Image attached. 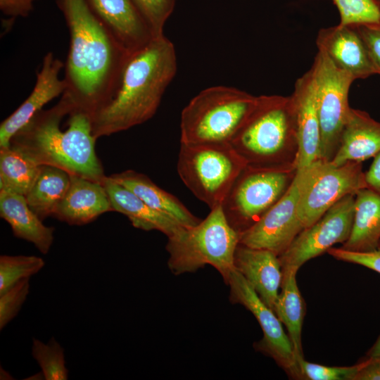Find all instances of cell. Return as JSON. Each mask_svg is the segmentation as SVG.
<instances>
[{
    "label": "cell",
    "mask_w": 380,
    "mask_h": 380,
    "mask_svg": "<svg viewBox=\"0 0 380 380\" xmlns=\"http://www.w3.org/2000/svg\"><path fill=\"white\" fill-rule=\"evenodd\" d=\"M177 69L174 44L164 34L132 52L112 98L91 118L94 137L109 136L150 120Z\"/></svg>",
    "instance_id": "obj_2"
},
{
    "label": "cell",
    "mask_w": 380,
    "mask_h": 380,
    "mask_svg": "<svg viewBox=\"0 0 380 380\" xmlns=\"http://www.w3.org/2000/svg\"><path fill=\"white\" fill-rule=\"evenodd\" d=\"M37 0H0L1 13L11 19L26 18L34 9Z\"/></svg>",
    "instance_id": "obj_36"
},
{
    "label": "cell",
    "mask_w": 380,
    "mask_h": 380,
    "mask_svg": "<svg viewBox=\"0 0 380 380\" xmlns=\"http://www.w3.org/2000/svg\"><path fill=\"white\" fill-rule=\"evenodd\" d=\"M224 281L230 289V300L248 310L262 329L263 337L257 343V350L271 357L289 377L302 379L291 341L274 311L262 300L235 268Z\"/></svg>",
    "instance_id": "obj_12"
},
{
    "label": "cell",
    "mask_w": 380,
    "mask_h": 380,
    "mask_svg": "<svg viewBox=\"0 0 380 380\" xmlns=\"http://www.w3.org/2000/svg\"><path fill=\"white\" fill-rule=\"evenodd\" d=\"M354 380H380V357H368L360 362Z\"/></svg>",
    "instance_id": "obj_37"
},
{
    "label": "cell",
    "mask_w": 380,
    "mask_h": 380,
    "mask_svg": "<svg viewBox=\"0 0 380 380\" xmlns=\"http://www.w3.org/2000/svg\"><path fill=\"white\" fill-rule=\"evenodd\" d=\"M316 44L318 51L355 80L375 74L365 44L355 26L338 24L321 29Z\"/></svg>",
    "instance_id": "obj_16"
},
{
    "label": "cell",
    "mask_w": 380,
    "mask_h": 380,
    "mask_svg": "<svg viewBox=\"0 0 380 380\" xmlns=\"http://www.w3.org/2000/svg\"><path fill=\"white\" fill-rule=\"evenodd\" d=\"M99 18L130 53L154 37L132 0H87Z\"/></svg>",
    "instance_id": "obj_19"
},
{
    "label": "cell",
    "mask_w": 380,
    "mask_h": 380,
    "mask_svg": "<svg viewBox=\"0 0 380 380\" xmlns=\"http://www.w3.org/2000/svg\"><path fill=\"white\" fill-rule=\"evenodd\" d=\"M44 260L34 255L0 256V293L19 281L30 278L44 266Z\"/></svg>",
    "instance_id": "obj_29"
},
{
    "label": "cell",
    "mask_w": 380,
    "mask_h": 380,
    "mask_svg": "<svg viewBox=\"0 0 380 380\" xmlns=\"http://www.w3.org/2000/svg\"><path fill=\"white\" fill-rule=\"evenodd\" d=\"M367 355L368 357H380V335L368 350Z\"/></svg>",
    "instance_id": "obj_39"
},
{
    "label": "cell",
    "mask_w": 380,
    "mask_h": 380,
    "mask_svg": "<svg viewBox=\"0 0 380 380\" xmlns=\"http://www.w3.org/2000/svg\"><path fill=\"white\" fill-rule=\"evenodd\" d=\"M103 184L108 195L113 210L125 215L134 227L145 231L157 230L167 237L175 234L184 227L170 217L150 207L135 194L114 181L110 176H106Z\"/></svg>",
    "instance_id": "obj_21"
},
{
    "label": "cell",
    "mask_w": 380,
    "mask_h": 380,
    "mask_svg": "<svg viewBox=\"0 0 380 380\" xmlns=\"http://www.w3.org/2000/svg\"><path fill=\"white\" fill-rule=\"evenodd\" d=\"M110 177L135 194L150 207L170 217L184 227L195 226L201 221L176 196L159 187L144 174L127 170Z\"/></svg>",
    "instance_id": "obj_23"
},
{
    "label": "cell",
    "mask_w": 380,
    "mask_h": 380,
    "mask_svg": "<svg viewBox=\"0 0 380 380\" xmlns=\"http://www.w3.org/2000/svg\"><path fill=\"white\" fill-rule=\"evenodd\" d=\"M297 271L282 272L281 292L279 293L274 312L286 327L296 360L304 357L301 341L305 317V302L296 281Z\"/></svg>",
    "instance_id": "obj_26"
},
{
    "label": "cell",
    "mask_w": 380,
    "mask_h": 380,
    "mask_svg": "<svg viewBox=\"0 0 380 380\" xmlns=\"http://www.w3.org/2000/svg\"><path fill=\"white\" fill-rule=\"evenodd\" d=\"M355 27L365 44L374 73L380 75V25Z\"/></svg>",
    "instance_id": "obj_35"
},
{
    "label": "cell",
    "mask_w": 380,
    "mask_h": 380,
    "mask_svg": "<svg viewBox=\"0 0 380 380\" xmlns=\"http://www.w3.org/2000/svg\"><path fill=\"white\" fill-rule=\"evenodd\" d=\"M323 160L300 168L283 196L253 224L239 234V243L267 249L278 256L304 229L299 217L302 196L319 172Z\"/></svg>",
    "instance_id": "obj_9"
},
{
    "label": "cell",
    "mask_w": 380,
    "mask_h": 380,
    "mask_svg": "<svg viewBox=\"0 0 380 380\" xmlns=\"http://www.w3.org/2000/svg\"><path fill=\"white\" fill-rule=\"evenodd\" d=\"M64 68L62 61L52 52L43 58L40 70L37 73L34 87L24 102L0 125V148L10 146L11 138L27 125L42 108L53 99L63 94L66 84L59 77Z\"/></svg>",
    "instance_id": "obj_14"
},
{
    "label": "cell",
    "mask_w": 380,
    "mask_h": 380,
    "mask_svg": "<svg viewBox=\"0 0 380 380\" xmlns=\"http://www.w3.org/2000/svg\"><path fill=\"white\" fill-rule=\"evenodd\" d=\"M298 170L294 163L247 164L221 205L229 224L239 234L253 224L283 196Z\"/></svg>",
    "instance_id": "obj_8"
},
{
    "label": "cell",
    "mask_w": 380,
    "mask_h": 380,
    "mask_svg": "<svg viewBox=\"0 0 380 380\" xmlns=\"http://www.w3.org/2000/svg\"><path fill=\"white\" fill-rule=\"evenodd\" d=\"M39 167L11 146L0 148V190L25 196L37 177Z\"/></svg>",
    "instance_id": "obj_27"
},
{
    "label": "cell",
    "mask_w": 380,
    "mask_h": 380,
    "mask_svg": "<svg viewBox=\"0 0 380 380\" xmlns=\"http://www.w3.org/2000/svg\"><path fill=\"white\" fill-rule=\"evenodd\" d=\"M380 151V122L367 112L351 108L340 137L337 151L329 162L340 165L362 162Z\"/></svg>",
    "instance_id": "obj_20"
},
{
    "label": "cell",
    "mask_w": 380,
    "mask_h": 380,
    "mask_svg": "<svg viewBox=\"0 0 380 380\" xmlns=\"http://www.w3.org/2000/svg\"><path fill=\"white\" fill-rule=\"evenodd\" d=\"M257 96L235 87L214 86L196 94L183 108L180 143H230Z\"/></svg>",
    "instance_id": "obj_6"
},
{
    "label": "cell",
    "mask_w": 380,
    "mask_h": 380,
    "mask_svg": "<svg viewBox=\"0 0 380 380\" xmlns=\"http://www.w3.org/2000/svg\"><path fill=\"white\" fill-rule=\"evenodd\" d=\"M378 1V4L379 5V7H380V0H377Z\"/></svg>",
    "instance_id": "obj_41"
},
{
    "label": "cell",
    "mask_w": 380,
    "mask_h": 380,
    "mask_svg": "<svg viewBox=\"0 0 380 380\" xmlns=\"http://www.w3.org/2000/svg\"><path fill=\"white\" fill-rule=\"evenodd\" d=\"M239 234L228 222L222 206L195 226L183 227L167 237V265L176 274L193 272L206 265L216 269L224 281L234 267Z\"/></svg>",
    "instance_id": "obj_5"
},
{
    "label": "cell",
    "mask_w": 380,
    "mask_h": 380,
    "mask_svg": "<svg viewBox=\"0 0 380 380\" xmlns=\"http://www.w3.org/2000/svg\"><path fill=\"white\" fill-rule=\"evenodd\" d=\"M0 216L9 224L15 236L33 243L43 254L49 253L54 240V228L43 224L25 196L0 190Z\"/></svg>",
    "instance_id": "obj_22"
},
{
    "label": "cell",
    "mask_w": 380,
    "mask_h": 380,
    "mask_svg": "<svg viewBox=\"0 0 380 380\" xmlns=\"http://www.w3.org/2000/svg\"><path fill=\"white\" fill-rule=\"evenodd\" d=\"M298 139V169L321 160V132L315 87L311 68L297 80L291 96Z\"/></svg>",
    "instance_id": "obj_15"
},
{
    "label": "cell",
    "mask_w": 380,
    "mask_h": 380,
    "mask_svg": "<svg viewBox=\"0 0 380 380\" xmlns=\"http://www.w3.org/2000/svg\"><path fill=\"white\" fill-rule=\"evenodd\" d=\"M302 379L354 380L360 363L348 367L326 366L308 362L304 357L297 360Z\"/></svg>",
    "instance_id": "obj_32"
},
{
    "label": "cell",
    "mask_w": 380,
    "mask_h": 380,
    "mask_svg": "<svg viewBox=\"0 0 380 380\" xmlns=\"http://www.w3.org/2000/svg\"><path fill=\"white\" fill-rule=\"evenodd\" d=\"M234 265L262 300L274 310L282 281L279 256L267 249L239 243Z\"/></svg>",
    "instance_id": "obj_17"
},
{
    "label": "cell",
    "mask_w": 380,
    "mask_h": 380,
    "mask_svg": "<svg viewBox=\"0 0 380 380\" xmlns=\"http://www.w3.org/2000/svg\"><path fill=\"white\" fill-rule=\"evenodd\" d=\"M32 355L39 365L46 380H66L68 370L65 366L64 349L54 338L45 343L33 338Z\"/></svg>",
    "instance_id": "obj_28"
},
{
    "label": "cell",
    "mask_w": 380,
    "mask_h": 380,
    "mask_svg": "<svg viewBox=\"0 0 380 380\" xmlns=\"http://www.w3.org/2000/svg\"><path fill=\"white\" fill-rule=\"evenodd\" d=\"M70 182V174L51 165H42L37 177L25 196L32 210L42 220L53 216L65 196Z\"/></svg>",
    "instance_id": "obj_25"
},
{
    "label": "cell",
    "mask_w": 380,
    "mask_h": 380,
    "mask_svg": "<svg viewBox=\"0 0 380 380\" xmlns=\"http://www.w3.org/2000/svg\"><path fill=\"white\" fill-rule=\"evenodd\" d=\"M68 29L70 43L65 96L72 107L91 116L114 94L129 52L99 18L87 0H55Z\"/></svg>",
    "instance_id": "obj_1"
},
{
    "label": "cell",
    "mask_w": 380,
    "mask_h": 380,
    "mask_svg": "<svg viewBox=\"0 0 380 380\" xmlns=\"http://www.w3.org/2000/svg\"><path fill=\"white\" fill-rule=\"evenodd\" d=\"M366 187L362 162L348 161L334 165L323 161L300 202L299 217L303 228L313 224L343 197L355 195Z\"/></svg>",
    "instance_id": "obj_13"
},
{
    "label": "cell",
    "mask_w": 380,
    "mask_h": 380,
    "mask_svg": "<svg viewBox=\"0 0 380 380\" xmlns=\"http://www.w3.org/2000/svg\"><path fill=\"white\" fill-rule=\"evenodd\" d=\"M327 253L336 260L360 265L380 273L379 248L371 252L360 253L332 247Z\"/></svg>",
    "instance_id": "obj_34"
},
{
    "label": "cell",
    "mask_w": 380,
    "mask_h": 380,
    "mask_svg": "<svg viewBox=\"0 0 380 380\" xmlns=\"http://www.w3.org/2000/svg\"><path fill=\"white\" fill-rule=\"evenodd\" d=\"M379 241L380 194L363 188L355 195L351 232L341 248L353 252H371L378 248Z\"/></svg>",
    "instance_id": "obj_24"
},
{
    "label": "cell",
    "mask_w": 380,
    "mask_h": 380,
    "mask_svg": "<svg viewBox=\"0 0 380 380\" xmlns=\"http://www.w3.org/2000/svg\"><path fill=\"white\" fill-rule=\"evenodd\" d=\"M91 117L72 111L62 95L48 110H42L11 138L10 146L39 165L61 168L70 175L103 182L106 176L95 150Z\"/></svg>",
    "instance_id": "obj_3"
},
{
    "label": "cell",
    "mask_w": 380,
    "mask_h": 380,
    "mask_svg": "<svg viewBox=\"0 0 380 380\" xmlns=\"http://www.w3.org/2000/svg\"><path fill=\"white\" fill-rule=\"evenodd\" d=\"M30 278L22 279L0 293V329L16 317L30 291Z\"/></svg>",
    "instance_id": "obj_33"
},
{
    "label": "cell",
    "mask_w": 380,
    "mask_h": 380,
    "mask_svg": "<svg viewBox=\"0 0 380 380\" xmlns=\"http://www.w3.org/2000/svg\"><path fill=\"white\" fill-rule=\"evenodd\" d=\"M340 14V25H380L377 0H331Z\"/></svg>",
    "instance_id": "obj_30"
},
{
    "label": "cell",
    "mask_w": 380,
    "mask_h": 380,
    "mask_svg": "<svg viewBox=\"0 0 380 380\" xmlns=\"http://www.w3.org/2000/svg\"><path fill=\"white\" fill-rule=\"evenodd\" d=\"M378 248L380 249V241H379V243Z\"/></svg>",
    "instance_id": "obj_40"
},
{
    "label": "cell",
    "mask_w": 380,
    "mask_h": 380,
    "mask_svg": "<svg viewBox=\"0 0 380 380\" xmlns=\"http://www.w3.org/2000/svg\"><path fill=\"white\" fill-rule=\"evenodd\" d=\"M176 0H132L153 37L163 34V28L172 14Z\"/></svg>",
    "instance_id": "obj_31"
},
{
    "label": "cell",
    "mask_w": 380,
    "mask_h": 380,
    "mask_svg": "<svg viewBox=\"0 0 380 380\" xmlns=\"http://www.w3.org/2000/svg\"><path fill=\"white\" fill-rule=\"evenodd\" d=\"M321 132V160L330 162L339 145L340 137L351 108L348 94L355 80L318 51L311 67Z\"/></svg>",
    "instance_id": "obj_10"
},
{
    "label": "cell",
    "mask_w": 380,
    "mask_h": 380,
    "mask_svg": "<svg viewBox=\"0 0 380 380\" xmlns=\"http://www.w3.org/2000/svg\"><path fill=\"white\" fill-rule=\"evenodd\" d=\"M355 195H348L317 221L303 229L280 255L282 272L298 271L307 261L348 239L353 226Z\"/></svg>",
    "instance_id": "obj_11"
},
{
    "label": "cell",
    "mask_w": 380,
    "mask_h": 380,
    "mask_svg": "<svg viewBox=\"0 0 380 380\" xmlns=\"http://www.w3.org/2000/svg\"><path fill=\"white\" fill-rule=\"evenodd\" d=\"M231 144L249 165L295 164L298 145L291 96H257Z\"/></svg>",
    "instance_id": "obj_4"
},
{
    "label": "cell",
    "mask_w": 380,
    "mask_h": 380,
    "mask_svg": "<svg viewBox=\"0 0 380 380\" xmlns=\"http://www.w3.org/2000/svg\"><path fill=\"white\" fill-rule=\"evenodd\" d=\"M113 211L102 183L70 175L68 189L53 216L70 225H83Z\"/></svg>",
    "instance_id": "obj_18"
},
{
    "label": "cell",
    "mask_w": 380,
    "mask_h": 380,
    "mask_svg": "<svg viewBox=\"0 0 380 380\" xmlns=\"http://www.w3.org/2000/svg\"><path fill=\"white\" fill-rule=\"evenodd\" d=\"M246 165L230 143H180L177 170L184 185L211 210L222 205Z\"/></svg>",
    "instance_id": "obj_7"
},
{
    "label": "cell",
    "mask_w": 380,
    "mask_h": 380,
    "mask_svg": "<svg viewBox=\"0 0 380 380\" xmlns=\"http://www.w3.org/2000/svg\"><path fill=\"white\" fill-rule=\"evenodd\" d=\"M365 175L367 187L380 194V151L374 157L372 163Z\"/></svg>",
    "instance_id": "obj_38"
}]
</instances>
